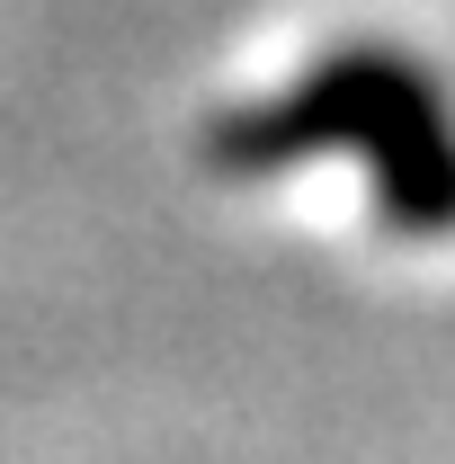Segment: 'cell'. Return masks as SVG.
<instances>
[{
  "label": "cell",
  "mask_w": 455,
  "mask_h": 464,
  "mask_svg": "<svg viewBox=\"0 0 455 464\" xmlns=\"http://www.w3.org/2000/svg\"><path fill=\"white\" fill-rule=\"evenodd\" d=\"M206 161L224 179L357 170L366 215L393 241L455 232V90L429 54L393 36H340L304 54L277 90L232 99L206 125Z\"/></svg>",
  "instance_id": "1"
}]
</instances>
